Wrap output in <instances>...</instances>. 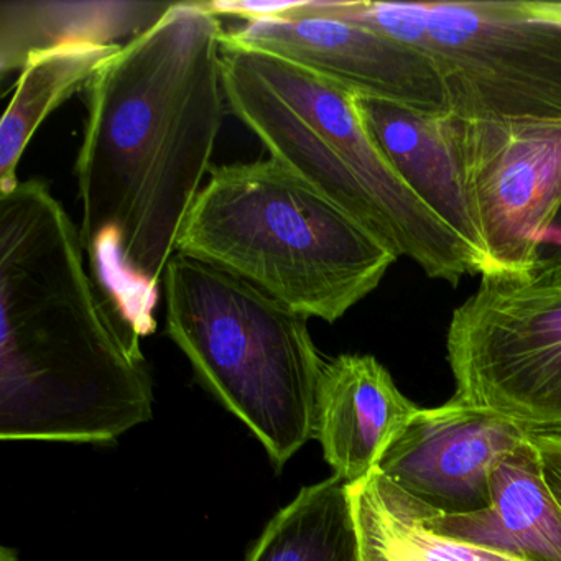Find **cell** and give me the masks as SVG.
<instances>
[{
    "instance_id": "7",
    "label": "cell",
    "mask_w": 561,
    "mask_h": 561,
    "mask_svg": "<svg viewBox=\"0 0 561 561\" xmlns=\"http://www.w3.org/2000/svg\"><path fill=\"white\" fill-rule=\"evenodd\" d=\"M446 357L455 399L561 436V285L482 277L453 311Z\"/></svg>"
},
{
    "instance_id": "9",
    "label": "cell",
    "mask_w": 561,
    "mask_h": 561,
    "mask_svg": "<svg viewBox=\"0 0 561 561\" xmlns=\"http://www.w3.org/2000/svg\"><path fill=\"white\" fill-rule=\"evenodd\" d=\"M222 41L300 65L353 91L409 110L449 114L445 84L433 61L373 28L321 15L248 22Z\"/></svg>"
},
{
    "instance_id": "12",
    "label": "cell",
    "mask_w": 561,
    "mask_h": 561,
    "mask_svg": "<svg viewBox=\"0 0 561 561\" xmlns=\"http://www.w3.org/2000/svg\"><path fill=\"white\" fill-rule=\"evenodd\" d=\"M419 410L376 357L341 354L321 376L314 438L334 476L353 484L379 466Z\"/></svg>"
},
{
    "instance_id": "1",
    "label": "cell",
    "mask_w": 561,
    "mask_h": 561,
    "mask_svg": "<svg viewBox=\"0 0 561 561\" xmlns=\"http://www.w3.org/2000/svg\"><path fill=\"white\" fill-rule=\"evenodd\" d=\"M222 37L208 2H175L84 88L81 241L136 343L156 331L160 287L211 169L228 106Z\"/></svg>"
},
{
    "instance_id": "16",
    "label": "cell",
    "mask_w": 561,
    "mask_h": 561,
    "mask_svg": "<svg viewBox=\"0 0 561 561\" xmlns=\"http://www.w3.org/2000/svg\"><path fill=\"white\" fill-rule=\"evenodd\" d=\"M124 45H77L31 58L0 124V195L18 186V167L45 119L87 88Z\"/></svg>"
},
{
    "instance_id": "13",
    "label": "cell",
    "mask_w": 561,
    "mask_h": 561,
    "mask_svg": "<svg viewBox=\"0 0 561 561\" xmlns=\"http://www.w3.org/2000/svg\"><path fill=\"white\" fill-rule=\"evenodd\" d=\"M415 505L433 534L518 561H561V511L545 484L531 436L495 468L488 511L442 515Z\"/></svg>"
},
{
    "instance_id": "15",
    "label": "cell",
    "mask_w": 561,
    "mask_h": 561,
    "mask_svg": "<svg viewBox=\"0 0 561 561\" xmlns=\"http://www.w3.org/2000/svg\"><path fill=\"white\" fill-rule=\"evenodd\" d=\"M360 561H518L433 534L415 501L379 469L350 484Z\"/></svg>"
},
{
    "instance_id": "3",
    "label": "cell",
    "mask_w": 561,
    "mask_h": 561,
    "mask_svg": "<svg viewBox=\"0 0 561 561\" xmlns=\"http://www.w3.org/2000/svg\"><path fill=\"white\" fill-rule=\"evenodd\" d=\"M231 113L271 159L428 277L458 285L481 262L412 192L377 146L356 94L300 65L221 42Z\"/></svg>"
},
{
    "instance_id": "17",
    "label": "cell",
    "mask_w": 561,
    "mask_h": 561,
    "mask_svg": "<svg viewBox=\"0 0 561 561\" xmlns=\"http://www.w3.org/2000/svg\"><path fill=\"white\" fill-rule=\"evenodd\" d=\"M245 561H360L350 484L337 476L300 489Z\"/></svg>"
},
{
    "instance_id": "10",
    "label": "cell",
    "mask_w": 561,
    "mask_h": 561,
    "mask_svg": "<svg viewBox=\"0 0 561 561\" xmlns=\"http://www.w3.org/2000/svg\"><path fill=\"white\" fill-rule=\"evenodd\" d=\"M530 436L512 420L453 397L420 409L377 469L436 514H476L492 505L499 462Z\"/></svg>"
},
{
    "instance_id": "14",
    "label": "cell",
    "mask_w": 561,
    "mask_h": 561,
    "mask_svg": "<svg viewBox=\"0 0 561 561\" xmlns=\"http://www.w3.org/2000/svg\"><path fill=\"white\" fill-rule=\"evenodd\" d=\"M175 2L146 0H2L0 77L22 73L31 58L77 45H126Z\"/></svg>"
},
{
    "instance_id": "4",
    "label": "cell",
    "mask_w": 561,
    "mask_h": 561,
    "mask_svg": "<svg viewBox=\"0 0 561 561\" xmlns=\"http://www.w3.org/2000/svg\"><path fill=\"white\" fill-rule=\"evenodd\" d=\"M176 252L327 323L373 294L399 259L274 159L211 169Z\"/></svg>"
},
{
    "instance_id": "20",
    "label": "cell",
    "mask_w": 561,
    "mask_h": 561,
    "mask_svg": "<svg viewBox=\"0 0 561 561\" xmlns=\"http://www.w3.org/2000/svg\"><path fill=\"white\" fill-rule=\"evenodd\" d=\"M0 561H19L18 553L12 548L2 547V550H0Z\"/></svg>"
},
{
    "instance_id": "8",
    "label": "cell",
    "mask_w": 561,
    "mask_h": 561,
    "mask_svg": "<svg viewBox=\"0 0 561 561\" xmlns=\"http://www.w3.org/2000/svg\"><path fill=\"white\" fill-rule=\"evenodd\" d=\"M459 137L484 248L481 278L525 280L561 199V127L459 119Z\"/></svg>"
},
{
    "instance_id": "2",
    "label": "cell",
    "mask_w": 561,
    "mask_h": 561,
    "mask_svg": "<svg viewBox=\"0 0 561 561\" xmlns=\"http://www.w3.org/2000/svg\"><path fill=\"white\" fill-rule=\"evenodd\" d=\"M0 439L107 445L152 419L140 343L42 180L0 195Z\"/></svg>"
},
{
    "instance_id": "5",
    "label": "cell",
    "mask_w": 561,
    "mask_h": 561,
    "mask_svg": "<svg viewBox=\"0 0 561 561\" xmlns=\"http://www.w3.org/2000/svg\"><path fill=\"white\" fill-rule=\"evenodd\" d=\"M163 291L167 331L196 377L254 433L275 468H284L314 438L327 366L308 318L180 252Z\"/></svg>"
},
{
    "instance_id": "11",
    "label": "cell",
    "mask_w": 561,
    "mask_h": 561,
    "mask_svg": "<svg viewBox=\"0 0 561 561\" xmlns=\"http://www.w3.org/2000/svg\"><path fill=\"white\" fill-rule=\"evenodd\" d=\"M356 103L370 136L407 186L465 242L484 272V248L469 193L458 117L373 98L356 96Z\"/></svg>"
},
{
    "instance_id": "6",
    "label": "cell",
    "mask_w": 561,
    "mask_h": 561,
    "mask_svg": "<svg viewBox=\"0 0 561 561\" xmlns=\"http://www.w3.org/2000/svg\"><path fill=\"white\" fill-rule=\"evenodd\" d=\"M290 15L351 22L423 51L459 119L561 127V2L300 0Z\"/></svg>"
},
{
    "instance_id": "18",
    "label": "cell",
    "mask_w": 561,
    "mask_h": 561,
    "mask_svg": "<svg viewBox=\"0 0 561 561\" xmlns=\"http://www.w3.org/2000/svg\"><path fill=\"white\" fill-rule=\"evenodd\" d=\"M522 282L545 287L561 285V199L538 238L534 264Z\"/></svg>"
},
{
    "instance_id": "19",
    "label": "cell",
    "mask_w": 561,
    "mask_h": 561,
    "mask_svg": "<svg viewBox=\"0 0 561 561\" xmlns=\"http://www.w3.org/2000/svg\"><path fill=\"white\" fill-rule=\"evenodd\" d=\"M540 461L541 476L561 511V436L531 435Z\"/></svg>"
}]
</instances>
